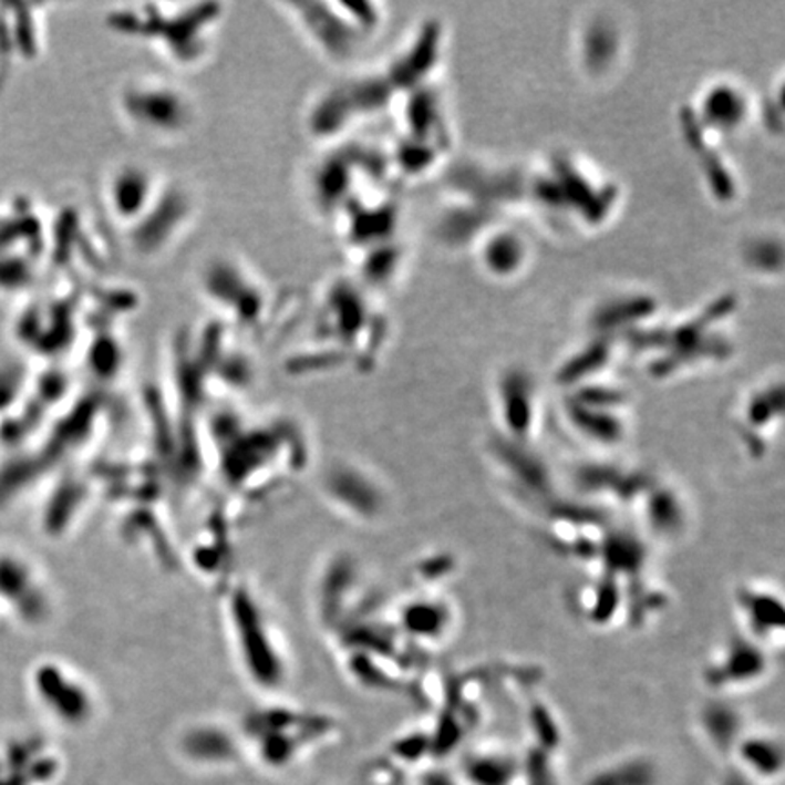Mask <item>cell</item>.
Here are the masks:
<instances>
[{"label":"cell","mask_w":785,"mask_h":785,"mask_svg":"<svg viewBox=\"0 0 785 785\" xmlns=\"http://www.w3.org/2000/svg\"><path fill=\"white\" fill-rule=\"evenodd\" d=\"M47 223L31 198L0 200V293L35 285L47 260Z\"/></svg>","instance_id":"cell-1"},{"label":"cell","mask_w":785,"mask_h":785,"mask_svg":"<svg viewBox=\"0 0 785 785\" xmlns=\"http://www.w3.org/2000/svg\"><path fill=\"white\" fill-rule=\"evenodd\" d=\"M493 467L518 498L546 507L557 502L555 476L531 444L498 435L487 450Z\"/></svg>","instance_id":"cell-2"},{"label":"cell","mask_w":785,"mask_h":785,"mask_svg":"<svg viewBox=\"0 0 785 785\" xmlns=\"http://www.w3.org/2000/svg\"><path fill=\"white\" fill-rule=\"evenodd\" d=\"M771 668L773 653L744 633H733L705 664L702 680L720 696L761 684Z\"/></svg>","instance_id":"cell-3"},{"label":"cell","mask_w":785,"mask_h":785,"mask_svg":"<svg viewBox=\"0 0 785 785\" xmlns=\"http://www.w3.org/2000/svg\"><path fill=\"white\" fill-rule=\"evenodd\" d=\"M626 405L620 391L588 388L566 404V421L580 438L598 447H617L628 438V421L619 410Z\"/></svg>","instance_id":"cell-4"},{"label":"cell","mask_w":785,"mask_h":785,"mask_svg":"<svg viewBox=\"0 0 785 785\" xmlns=\"http://www.w3.org/2000/svg\"><path fill=\"white\" fill-rule=\"evenodd\" d=\"M654 476L643 469H631L620 464H603L591 462L578 467L575 473V486L588 504L606 509L611 507H629L634 509L645 489L651 486Z\"/></svg>","instance_id":"cell-5"},{"label":"cell","mask_w":785,"mask_h":785,"mask_svg":"<svg viewBox=\"0 0 785 785\" xmlns=\"http://www.w3.org/2000/svg\"><path fill=\"white\" fill-rule=\"evenodd\" d=\"M736 611L745 637L773 653L784 648L785 608L782 595L762 583H742L735 591Z\"/></svg>","instance_id":"cell-6"},{"label":"cell","mask_w":785,"mask_h":785,"mask_svg":"<svg viewBox=\"0 0 785 785\" xmlns=\"http://www.w3.org/2000/svg\"><path fill=\"white\" fill-rule=\"evenodd\" d=\"M633 512L639 515L645 531L659 543L680 540L690 526V512L682 493L657 476Z\"/></svg>","instance_id":"cell-7"},{"label":"cell","mask_w":785,"mask_h":785,"mask_svg":"<svg viewBox=\"0 0 785 785\" xmlns=\"http://www.w3.org/2000/svg\"><path fill=\"white\" fill-rule=\"evenodd\" d=\"M577 613L593 628H613L626 622L628 586L608 575H597L593 580L578 586L572 597Z\"/></svg>","instance_id":"cell-8"},{"label":"cell","mask_w":785,"mask_h":785,"mask_svg":"<svg viewBox=\"0 0 785 785\" xmlns=\"http://www.w3.org/2000/svg\"><path fill=\"white\" fill-rule=\"evenodd\" d=\"M502 436L509 441L531 444L538 430V404L535 390L526 376H506L498 399Z\"/></svg>","instance_id":"cell-9"},{"label":"cell","mask_w":785,"mask_h":785,"mask_svg":"<svg viewBox=\"0 0 785 785\" xmlns=\"http://www.w3.org/2000/svg\"><path fill=\"white\" fill-rule=\"evenodd\" d=\"M401 623L413 640H421L427 645H438L452 637L455 628V609L446 598L430 595L402 609Z\"/></svg>","instance_id":"cell-10"},{"label":"cell","mask_w":785,"mask_h":785,"mask_svg":"<svg viewBox=\"0 0 785 785\" xmlns=\"http://www.w3.org/2000/svg\"><path fill=\"white\" fill-rule=\"evenodd\" d=\"M0 4V59L8 62H28L39 53V17L31 13L33 6Z\"/></svg>","instance_id":"cell-11"},{"label":"cell","mask_w":785,"mask_h":785,"mask_svg":"<svg viewBox=\"0 0 785 785\" xmlns=\"http://www.w3.org/2000/svg\"><path fill=\"white\" fill-rule=\"evenodd\" d=\"M740 438L751 458H761L769 444L773 426L782 421V390L758 391L745 404L740 419Z\"/></svg>","instance_id":"cell-12"},{"label":"cell","mask_w":785,"mask_h":785,"mask_svg":"<svg viewBox=\"0 0 785 785\" xmlns=\"http://www.w3.org/2000/svg\"><path fill=\"white\" fill-rule=\"evenodd\" d=\"M700 720L705 733L720 745H727L731 740H735L742 724L738 711L722 696H716L702 707Z\"/></svg>","instance_id":"cell-13"},{"label":"cell","mask_w":785,"mask_h":785,"mask_svg":"<svg viewBox=\"0 0 785 785\" xmlns=\"http://www.w3.org/2000/svg\"><path fill=\"white\" fill-rule=\"evenodd\" d=\"M456 571H458V562H456L455 555L438 552L435 557L427 558V562L421 569V577L427 578L431 586H435L442 580H452Z\"/></svg>","instance_id":"cell-14"},{"label":"cell","mask_w":785,"mask_h":785,"mask_svg":"<svg viewBox=\"0 0 785 785\" xmlns=\"http://www.w3.org/2000/svg\"><path fill=\"white\" fill-rule=\"evenodd\" d=\"M8 72H10V64L0 59V93L4 90L6 79H8Z\"/></svg>","instance_id":"cell-15"}]
</instances>
